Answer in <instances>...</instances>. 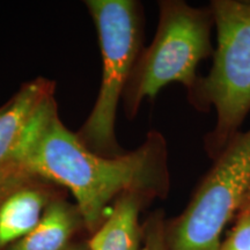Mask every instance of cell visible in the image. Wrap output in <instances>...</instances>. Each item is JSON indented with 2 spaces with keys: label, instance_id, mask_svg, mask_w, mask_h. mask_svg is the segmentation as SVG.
I'll list each match as a JSON object with an SVG mask.
<instances>
[{
  "label": "cell",
  "instance_id": "obj_1",
  "mask_svg": "<svg viewBox=\"0 0 250 250\" xmlns=\"http://www.w3.org/2000/svg\"><path fill=\"white\" fill-rule=\"evenodd\" d=\"M18 170L70 190L90 230L101 226L109 203L124 192L156 196L169 187L167 143L161 133H149L140 147L126 154L102 155L62 124L57 108L27 144Z\"/></svg>",
  "mask_w": 250,
  "mask_h": 250
},
{
  "label": "cell",
  "instance_id": "obj_2",
  "mask_svg": "<svg viewBox=\"0 0 250 250\" xmlns=\"http://www.w3.org/2000/svg\"><path fill=\"white\" fill-rule=\"evenodd\" d=\"M210 9L217 28L213 64L188 96L197 109H215V127L205 138L215 159L250 111V0H213Z\"/></svg>",
  "mask_w": 250,
  "mask_h": 250
},
{
  "label": "cell",
  "instance_id": "obj_3",
  "mask_svg": "<svg viewBox=\"0 0 250 250\" xmlns=\"http://www.w3.org/2000/svg\"><path fill=\"white\" fill-rule=\"evenodd\" d=\"M212 24L210 7H193L180 0L159 2L155 36L140 52L123 94L127 117L169 83H179L191 92L199 62L212 54Z\"/></svg>",
  "mask_w": 250,
  "mask_h": 250
},
{
  "label": "cell",
  "instance_id": "obj_4",
  "mask_svg": "<svg viewBox=\"0 0 250 250\" xmlns=\"http://www.w3.org/2000/svg\"><path fill=\"white\" fill-rule=\"evenodd\" d=\"M86 5L98 30L102 77L93 110L77 134L93 152L116 156L120 155L115 137L118 103L143 51L142 12L132 0H88Z\"/></svg>",
  "mask_w": 250,
  "mask_h": 250
},
{
  "label": "cell",
  "instance_id": "obj_5",
  "mask_svg": "<svg viewBox=\"0 0 250 250\" xmlns=\"http://www.w3.org/2000/svg\"><path fill=\"white\" fill-rule=\"evenodd\" d=\"M214 160L183 213L166 228L167 250L220 248L221 233L250 188V129L237 132Z\"/></svg>",
  "mask_w": 250,
  "mask_h": 250
},
{
  "label": "cell",
  "instance_id": "obj_6",
  "mask_svg": "<svg viewBox=\"0 0 250 250\" xmlns=\"http://www.w3.org/2000/svg\"><path fill=\"white\" fill-rule=\"evenodd\" d=\"M55 83L37 78L0 108V176L14 170L28 142L57 107Z\"/></svg>",
  "mask_w": 250,
  "mask_h": 250
},
{
  "label": "cell",
  "instance_id": "obj_7",
  "mask_svg": "<svg viewBox=\"0 0 250 250\" xmlns=\"http://www.w3.org/2000/svg\"><path fill=\"white\" fill-rule=\"evenodd\" d=\"M48 181L23 171L0 176V248L31 232L50 204Z\"/></svg>",
  "mask_w": 250,
  "mask_h": 250
},
{
  "label": "cell",
  "instance_id": "obj_8",
  "mask_svg": "<svg viewBox=\"0 0 250 250\" xmlns=\"http://www.w3.org/2000/svg\"><path fill=\"white\" fill-rule=\"evenodd\" d=\"M146 197L152 196L127 191L118 197L89 240V250H139V212Z\"/></svg>",
  "mask_w": 250,
  "mask_h": 250
},
{
  "label": "cell",
  "instance_id": "obj_9",
  "mask_svg": "<svg viewBox=\"0 0 250 250\" xmlns=\"http://www.w3.org/2000/svg\"><path fill=\"white\" fill-rule=\"evenodd\" d=\"M76 228V215L66 203L51 201L31 232L8 250H65Z\"/></svg>",
  "mask_w": 250,
  "mask_h": 250
},
{
  "label": "cell",
  "instance_id": "obj_10",
  "mask_svg": "<svg viewBox=\"0 0 250 250\" xmlns=\"http://www.w3.org/2000/svg\"><path fill=\"white\" fill-rule=\"evenodd\" d=\"M219 250H250V211L237 214L235 226Z\"/></svg>",
  "mask_w": 250,
  "mask_h": 250
},
{
  "label": "cell",
  "instance_id": "obj_11",
  "mask_svg": "<svg viewBox=\"0 0 250 250\" xmlns=\"http://www.w3.org/2000/svg\"><path fill=\"white\" fill-rule=\"evenodd\" d=\"M145 243L142 250H167L166 227L160 213H155L146 224Z\"/></svg>",
  "mask_w": 250,
  "mask_h": 250
},
{
  "label": "cell",
  "instance_id": "obj_12",
  "mask_svg": "<svg viewBox=\"0 0 250 250\" xmlns=\"http://www.w3.org/2000/svg\"><path fill=\"white\" fill-rule=\"evenodd\" d=\"M245 211H250V188H249L248 192H247L246 198L242 203V206H241V208H240L239 213L240 212H245Z\"/></svg>",
  "mask_w": 250,
  "mask_h": 250
},
{
  "label": "cell",
  "instance_id": "obj_13",
  "mask_svg": "<svg viewBox=\"0 0 250 250\" xmlns=\"http://www.w3.org/2000/svg\"><path fill=\"white\" fill-rule=\"evenodd\" d=\"M70 250H81V249H79V248H74V249H70Z\"/></svg>",
  "mask_w": 250,
  "mask_h": 250
}]
</instances>
